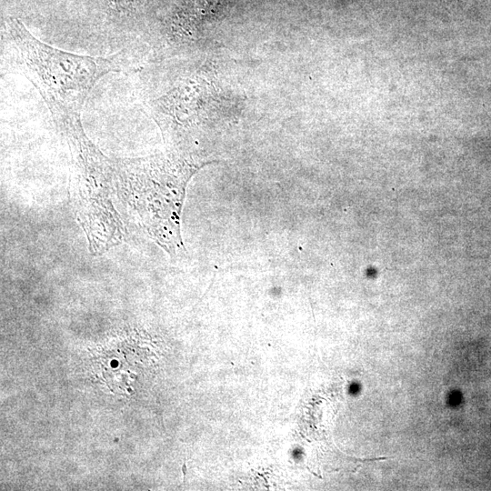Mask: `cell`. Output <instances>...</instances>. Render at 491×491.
<instances>
[{"mask_svg": "<svg viewBox=\"0 0 491 491\" xmlns=\"http://www.w3.org/2000/svg\"><path fill=\"white\" fill-rule=\"evenodd\" d=\"M116 195L141 228L171 256L185 252L181 213L191 177L214 161L175 148L114 159Z\"/></svg>", "mask_w": 491, "mask_h": 491, "instance_id": "1", "label": "cell"}, {"mask_svg": "<svg viewBox=\"0 0 491 491\" xmlns=\"http://www.w3.org/2000/svg\"><path fill=\"white\" fill-rule=\"evenodd\" d=\"M5 58L10 73L26 77L53 117L80 115L96 83L123 67L121 54L108 57L66 52L37 39L17 18L5 26Z\"/></svg>", "mask_w": 491, "mask_h": 491, "instance_id": "2", "label": "cell"}, {"mask_svg": "<svg viewBox=\"0 0 491 491\" xmlns=\"http://www.w3.org/2000/svg\"><path fill=\"white\" fill-rule=\"evenodd\" d=\"M69 147L70 199L93 254L120 244L125 228L114 205L115 162L89 139L80 115L54 117Z\"/></svg>", "mask_w": 491, "mask_h": 491, "instance_id": "3", "label": "cell"}, {"mask_svg": "<svg viewBox=\"0 0 491 491\" xmlns=\"http://www.w3.org/2000/svg\"><path fill=\"white\" fill-rule=\"evenodd\" d=\"M110 11L118 16L130 17L139 13L145 0H105Z\"/></svg>", "mask_w": 491, "mask_h": 491, "instance_id": "4", "label": "cell"}]
</instances>
